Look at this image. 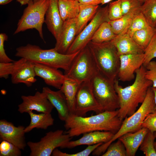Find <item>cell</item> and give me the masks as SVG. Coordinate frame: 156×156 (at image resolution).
Returning <instances> with one entry per match:
<instances>
[{
  "label": "cell",
  "instance_id": "obj_39",
  "mask_svg": "<svg viewBox=\"0 0 156 156\" xmlns=\"http://www.w3.org/2000/svg\"><path fill=\"white\" fill-rule=\"evenodd\" d=\"M142 127L152 132H156V109L146 117L142 123Z\"/></svg>",
  "mask_w": 156,
  "mask_h": 156
},
{
  "label": "cell",
  "instance_id": "obj_24",
  "mask_svg": "<svg viewBox=\"0 0 156 156\" xmlns=\"http://www.w3.org/2000/svg\"><path fill=\"white\" fill-rule=\"evenodd\" d=\"M27 113L30 117V122L29 124L25 128V133L29 132L34 128L46 129L53 124L54 120L51 113L36 114L32 111Z\"/></svg>",
  "mask_w": 156,
  "mask_h": 156
},
{
  "label": "cell",
  "instance_id": "obj_49",
  "mask_svg": "<svg viewBox=\"0 0 156 156\" xmlns=\"http://www.w3.org/2000/svg\"><path fill=\"white\" fill-rule=\"evenodd\" d=\"M140 1L143 4L147 0H140Z\"/></svg>",
  "mask_w": 156,
  "mask_h": 156
},
{
  "label": "cell",
  "instance_id": "obj_29",
  "mask_svg": "<svg viewBox=\"0 0 156 156\" xmlns=\"http://www.w3.org/2000/svg\"><path fill=\"white\" fill-rule=\"evenodd\" d=\"M156 32V28L149 26L135 32L132 38L138 45L144 50Z\"/></svg>",
  "mask_w": 156,
  "mask_h": 156
},
{
  "label": "cell",
  "instance_id": "obj_7",
  "mask_svg": "<svg viewBox=\"0 0 156 156\" xmlns=\"http://www.w3.org/2000/svg\"><path fill=\"white\" fill-rule=\"evenodd\" d=\"M95 97L102 112L119 108V98L113 82L98 70L90 81Z\"/></svg>",
  "mask_w": 156,
  "mask_h": 156
},
{
  "label": "cell",
  "instance_id": "obj_44",
  "mask_svg": "<svg viewBox=\"0 0 156 156\" xmlns=\"http://www.w3.org/2000/svg\"><path fill=\"white\" fill-rule=\"evenodd\" d=\"M30 0H17L16 1L21 5L27 4Z\"/></svg>",
  "mask_w": 156,
  "mask_h": 156
},
{
  "label": "cell",
  "instance_id": "obj_11",
  "mask_svg": "<svg viewBox=\"0 0 156 156\" xmlns=\"http://www.w3.org/2000/svg\"><path fill=\"white\" fill-rule=\"evenodd\" d=\"M90 111L102 112L94 94L90 81L80 84L76 96L73 114L84 116Z\"/></svg>",
  "mask_w": 156,
  "mask_h": 156
},
{
  "label": "cell",
  "instance_id": "obj_27",
  "mask_svg": "<svg viewBox=\"0 0 156 156\" xmlns=\"http://www.w3.org/2000/svg\"><path fill=\"white\" fill-rule=\"evenodd\" d=\"M58 4L60 14L64 21L75 18L77 16L80 5L77 0H59Z\"/></svg>",
  "mask_w": 156,
  "mask_h": 156
},
{
  "label": "cell",
  "instance_id": "obj_30",
  "mask_svg": "<svg viewBox=\"0 0 156 156\" xmlns=\"http://www.w3.org/2000/svg\"><path fill=\"white\" fill-rule=\"evenodd\" d=\"M140 12L149 25L156 28V1L147 0L141 6Z\"/></svg>",
  "mask_w": 156,
  "mask_h": 156
},
{
  "label": "cell",
  "instance_id": "obj_37",
  "mask_svg": "<svg viewBox=\"0 0 156 156\" xmlns=\"http://www.w3.org/2000/svg\"><path fill=\"white\" fill-rule=\"evenodd\" d=\"M103 144L99 143L93 145H88L84 150L73 154L64 153L57 148L53 151L52 155L53 156H88Z\"/></svg>",
  "mask_w": 156,
  "mask_h": 156
},
{
  "label": "cell",
  "instance_id": "obj_16",
  "mask_svg": "<svg viewBox=\"0 0 156 156\" xmlns=\"http://www.w3.org/2000/svg\"><path fill=\"white\" fill-rule=\"evenodd\" d=\"M36 76L42 79L47 85L60 90L66 77L58 69L43 64L34 63Z\"/></svg>",
  "mask_w": 156,
  "mask_h": 156
},
{
  "label": "cell",
  "instance_id": "obj_47",
  "mask_svg": "<svg viewBox=\"0 0 156 156\" xmlns=\"http://www.w3.org/2000/svg\"><path fill=\"white\" fill-rule=\"evenodd\" d=\"M113 0H102L101 4L102 5L108 3Z\"/></svg>",
  "mask_w": 156,
  "mask_h": 156
},
{
  "label": "cell",
  "instance_id": "obj_23",
  "mask_svg": "<svg viewBox=\"0 0 156 156\" xmlns=\"http://www.w3.org/2000/svg\"><path fill=\"white\" fill-rule=\"evenodd\" d=\"M99 8V5L80 4L79 13L75 18L77 36L87 26L88 22L93 18Z\"/></svg>",
  "mask_w": 156,
  "mask_h": 156
},
{
  "label": "cell",
  "instance_id": "obj_34",
  "mask_svg": "<svg viewBox=\"0 0 156 156\" xmlns=\"http://www.w3.org/2000/svg\"><path fill=\"white\" fill-rule=\"evenodd\" d=\"M102 156H126L125 148L119 139L115 142H112L108 146Z\"/></svg>",
  "mask_w": 156,
  "mask_h": 156
},
{
  "label": "cell",
  "instance_id": "obj_17",
  "mask_svg": "<svg viewBox=\"0 0 156 156\" xmlns=\"http://www.w3.org/2000/svg\"><path fill=\"white\" fill-rule=\"evenodd\" d=\"M75 18L64 21L60 35L56 40L54 49L60 53L66 54L77 36Z\"/></svg>",
  "mask_w": 156,
  "mask_h": 156
},
{
  "label": "cell",
  "instance_id": "obj_31",
  "mask_svg": "<svg viewBox=\"0 0 156 156\" xmlns=\"http://www.w3.org/2000/svg\"><path fill=\"white\" fill-rule=\"evenodd\" d=\"M154 133L148 131L140 147V150L146 156H156Z\"/></svg>",
  "mask_w": 156,
  "mask_h": 156
},
{
  "label": "cell",
  "instance_id": "obj_1",
  "mask_svg": "<svg viewBox=\"0 0 156 156\" xmlns=\"http://www.w3.org/2000/svg\"><path fill=\"white\" fill-rule=\"evenodd\" d=\"M118 116V110L105 111L88 117L70 114L64 121L65 133L70 137L96 131H108L116 133L122 122Z\"/></svg>",
  "mask_w": 156,
  "mask_h": 156
},
{
  "label": "cell",
  "instance_id": "obj_13",
  "mask_svg": "<svg viewBox=\"0 0 156 156\" xmlns=\"http://www.w3.org/2000/svg\"><path fill=\"white\" fill-rule=\"evenodd\" d=\"M22 102L18 105L21 113L35 110L44 113H51L54 108L45 94L42 92H36L33 95H22Z\"/></svg>",
  "mask_w": 156,
  "mask_h": 156
},
{
  "label": "cell",
  "instance_id": "obj_33",
  "mask_svg": "<svg viewBox=\"0 0 156 156\" xmlns=\"http://www.w3.org/2000/svg\"><path fill=\"white\" fill-rule=\"evenodd\" d=\"M21 155L20 148L8 141L2 140L0 144V156H20Z\"/></svg>",
  "mask_w": 156,
  "mask_h": 156
},
{
  "label": "cell",
  "instance_id": "obj_15",
  "mask_svg": "<svg viewBox=\"0 0 156 156\" xmlns=\"http://www.w3.org/2000/svg\"><path fill=\"white\" fill-rule=\"evenodd\" d=\"M25 127L15 126L12 123L5 120H0V137L1 140L8 141L21 150L24 149L25 140Z\"/></svg>",
  "mask_w": 156,
  "mask_h": 156
},
{
  "label": "cell",
  "instance_id": "obj_36",
  "mask_svg": "<svg viewBox=\"0 0 156 156\" xmlns=\"http://www.w3.org/2000/svg\"><path fill=\"white\" fill-rule=\"evenodd\" d=\"M108 16L110 21L118 20L123 16L120 0L110 2L108 6Z\"/></svg>",
  "mask_w": 156,
  "mask_h": 156
},
{
  "label": "cell",
  "instance_id": "obj_10",
  "mask_svg": "<svg viewBox=\"0 0 156 156\" xmlns=\"http://www.w3.org/2000/svg\"><path fill=\"white\" fill-rule=\"evenodd\" d=\"M108 6V4L104 7L99 8L90 23L76 36L66 54L76 53L86 47L101 24L105 22L109 21Z\"/></svg>",
  "mask_w": 156,
  "mask_h": 156
},
{
  "label": "cell",
  "instance_id": "obj_28",
  "mask_svg": "<svg viewBox=\"0 0 156 156\" xmlns=\"http://www.w3.org/2000/svg\"><path fill=\"white\" fill-rule=\"evenodd\" d=\"M116 36L109 22H105L101 24L96 30L91 41L98 43L109 42L112 40Z\"/></svg>",
  "mask_w": 156,
  "mask_h": 156
},
{
  "label": "cell",
  "instance_id": "obj_12",
  "mask_svg": "<svg viewBox=\"0 0 156 156\" xmlns=\"http://www.w3.org/2000/svg\"><path fill=\"white\" fill-rule=\"evenodd\" d=\"M11 75L13 83H23L28 87L31 86L37 80L34 62L23 58L14 61Z\"/></svg>",
  "mask_w": 156,
  "mask_h": 156
},
{
  "label": "cell",
  "instance_id": "obj_26",
  "mask_svg": "<svg viewBox=\"0 0 156 156\" xmlns=\"http://www.w3.org/2000/svg\"><path fill=\"white\" fill-rule=\"evenodd\" d=\"M140 8L123 15L118 20L109 21L115 34L117 35L120 34L126 33L133 19L140 12Z\"/></svg>",
  "mask_w": 156,
  "mask_h": 156
},
{
  "label": "cell",
  "instance_id": "obj_22",
  "mask_svg": "<svg viewBox=\"0 0 156 156\" xmlns=\"http://www.w3.org/2000/svg\"><path fill=\"white\" fill-rule=\"evenodd\" d=\"M121 55L144 53V50L138 45L132 37L126 34H120L111 41Z\"/></svg>",
  "mask_w": 156,
  "mask_h": 156
},
{
  "label": "cell",
  "instance_id": "obj_25",
  "mask_svg": "<svg viewBox=\"0 0 156 156\" xmlns=\"http://www.w3.org/2000/svg\"><path fill=\"white\" fill-rule=\"evenodd\" d=\"M80 83L68 78L65 79L60 89L66 99L70 114H73L76 93Z\"/></svg>",
  "mask_w": 156,
  "mask_h": 156
},
{
  "label": "cell",
  "instance_id": "obj_38",
  "mask_svg": "<svg viewBox=\"0 0 156 156\" xmlns=\"http://www.w3.org/2000/svg\"><path fill=\"white\" fill-rule=\"evenodd\" d=\"M123 15L141 7L140 0H120Z\"/></svg>",
  "mask_w": 156,
  "mask_h": 156
},
{
  "label": "cell",
  "instance_id": "obj_5",
  "mask_svg": "<svg viewBox=\"0 0 156 156\" xmlns=\"http://www.w3.org/2000/svg\"><path fill=\"white\" fill-rule=\"evenodd\" d=\"M154 94L151 87L148 88L144 101L139 108L132 115L126 117L122 121L118 131L109 142L103 143L94 151V154L99 155L104 153L109 145L124 134L136 131L142 127V124L147 115L155 109Z\"/></svg>",
  "mask_w": 156,
  "mask_h": 156
},
{
  "label": "cell",
  "instance_id": "obj_18",
  "mask_svg": "<svg viewBox=\"0 0 156 156\" xmlns=\"http://www.w3.org/2000/svg\"><path fill=\"white\" fill-rule=\"evenodd\" d=\"M114 134L110 131H96L85 133L79 139L69 141L62 148H71L83 145L88 146L99 143H105L111 140Z\"/></svg>",
  "mask_w": 156,
  "mask_h": 156
},
{
  "label": "cell",
  "instance_id": "obj_40",
  "mask_svg": "<svg viewBox=\"0 0 156 156\" xmlns=\"http://www.w3.org/2000/svg\"><path fill=\"white\" fill-rule=\"evenodd\" d=\"M146 68L145 77L152 82V87H156V61H151Z\"/></svg>",
  "mask_w": 156,
  "mask_h": 156
},
{
  "label": "cell",
  "instance_id": "obj_50",
  "mask_svg": "<svg viewBox=\"0 0 156 156\" xmlns=\"http://www.w3.org/2000/svg\"><path fill=\"white\" fill-rule=\"evenodd\" d=\"M155 0L156 1V0Z\"/></svg>",
  "mask_w": 156,
  "mask_h": 156
},
{
  "label": "cell",
  "instance_id": "obj_14",
  "mask_svg": "<svg viewBox=\"0 0 156 156\" xmlns=\"http://www.w3.org/2000/svg\"><path fill=\"white\" fill-rule=\"evenodd\" d=\"M120 65L118 76L119 80L130 81L135 77V71L143 65L144 53L129 54L119 56Z\"/></svg>",
  "mask_w": 156,
  "mask_h": 156
},
{
  "label": "cell",
  "instance_id": "obj_21",
  "mask_svg": "<svg viewBox=\"0 0 156 156\" xmlns=\"http://www.w3.org/2000/svg\"><path fill=\"white\" fill-rule=\"evenodd\" d=\"M148 131L142 127L136 131L126 133L118 139L125 148L126 156H135Z\"/></svg>",
  "mask_w": 156,
  "mask_h": 156
},
{
  "label": "cell",
  "instance_id": "obj_35",
  "mask_svg": "<svg viewBox=\"0 0 156 156\" xmlns=\"http://www.w3.org/2000/svg\"><path fill=\"white\" fill-rule=\"evenodd\" d=\"M143 65L145 67L152 60L156 57V32L144 52Z\"/></svg>",
  "mask_w": 156,
  "mask_h": 156
},
{
  "label": "cell",
  "instance_id": "obj_51",
  "mask_svg": "<svg viewBox=\"0 0 156 156\" xmlns=\"http://www.w3.org/2000/svg\"></svg>",
  "mask_w": 156,
  "mask_h": 156
},
{
  "label": "cell",
  "instance_id": "obj_42",
  "mask_svg": "<svg viewBox=\"0 0 156 156\" xmlns=\"http://www.w3.org/2000/svg\"><path fill=\"white\" fill-rule=\"evenodd\" d=\"M14 62L8 63L0 62L1 78L7 79L11 75L14 66Z\"/></svg>",
  "mask_w": 156,
  "mask_h": 156
},
{
  "label": "cell",
  "instance_id": "obj_32",
  "mask_svg": "<svg viewBox=\"0 0 156 156\" xmlns=\"http://www.w3.org/2000/svg\"><path fill=\"white\" fill-rule=\"evenodd\" d=\"M149 26L146 18L140 12L133 19L126 34L132 37L135 32Z\"/></svg>",
  "mask_w": 156,
  "mask_h": 156
},
{
  "label": "cell",
  "instance_id": "obj_41",
  "mask_svg": "<svg viewBox=\"0 0 156 156\" xmlns=\"http://www.w3.org/2000/svg\"><path fill=\"white\" fill-rule=\"evenodd\" d=\"M8 39V36L6 34H0V62L8 63L14 61L7 55L5 51L4 43Z\"/></svg>",
  "mask_w": 156,
  "mask_h": 156
},
{
  "label": "cell",
  "instance_id": "obj_8",
  "mask_svg": "<svg viewBox=\"0 0 156 156\" xmlns=\"http://www.w3.org/2000/svg\"><path fill=\"white\" fill-rule=\"evenodd\" d=\"M98 71L90 50L87 46L80 51L73 61L66 76L79 83L90 81Z\"/></svg>",
  "mask_w": 156,
  "mask_h": 156
},
{
  "label": "cell",
  "instance_id": "obj_9",
  "mask_svg": "<svg viewBox=\"0 0 156 156\" xmlns=\"http://www.w3.org/2000/svg\"><path fill=\"white\" fill-rule=\"evenodd\" d=\"M72 138L58 129L50 131L38 142H28L27 144L30 150V156H50L56 148H62Z\"/></svg>",
  "mask_w": 156,
  "mask_h": 156
},
{
  "label": "cell",
  "instance_id": "obj_6",
  "mask_svg": "<svg viewBox=\"0 0 156 156\" xmlns=\"http://www.w3.org/2000/svg\"><path fill=\"white\" fill-rule=\"evenodd\" d=\"M50 2V0H30L18 21L14 34L28 29H34L38 31L41 38L44 41L42 27Z\"/></svg>",
  "mask_w": 156,
  "mask_h": 156
},
{
  "label": "cell",
  "instance_id": "obj_19",
  "mask_svg": "<svg viewBox=\"0 0 156 156\" xmlns=\"http://www.w3.org/2000/svg\"><path fill=\"white\" fill-rule=\"evenodd\" d=\"M58 0H50L45 15L44 22L56 40L59 37L63 24L59 10Z\"/></svg>",
  "mask_w": 156,
  "mask_h": 156
},
{
  "label": "cell",
  "instance_id": "obj_45",
  "mask_svg": "<svg viewBox=\"0 0 156 156\" xmlns=\"http://www.w3.org/2000/svg\"><path fill=\"white\" fill-rule=\"evenodd\" d=\"M13 0H0V4L1 5H5L8 4Z\"/></svg>",
  "mask_w": 156,
  "mask_h": 156
},
{
  "label": "cell",
  "instance_id": "obj_46",
  "mask_svg": "<svg viewBox=\"0 0 156 156\" xmlns=\"http://www.w3.org/2000/svg\"><path fill=\"white\" fill-rule=\"evenodd\" d=\"M151 88L154 94V100L155 105V109H156V87H151Z\"/></svg>",
  "mask_w": 156,
  "mask_h": 156
},
{
  "label": "cell",
  "instance_id": "obj_20",
  "mask_svg": "<svg viewBox=\"0 0 156 156\" xmlns=\"http://www.w3.org/2000/svg\"><path fill=\"white\" fill-rule=\"evenodd\" d=\"M57 110L59 119L64 121L70 114L65 96L60 90L54 91L44 87L42 91Z\"/></svg>",
  "mask_w": 156,
  "mask_h": 156
},
{
  "label": "cell",
  "instance_id": "obj_3",
  "mask_svg": "<svg viewBox=\"0 0 156 156\" xmlns=\"http://www.w3.org/2000/svg\"><path fill=\"white\" fill-rule=\"evenodd\" d=\"M15 56L23 58L34 63H41L57 69L64 72L69 68L79 51L72 54L60 53L54 49H43L38 46L27 44L17 48Z\"/></svg>",
  "mask_w": 156,
  "mask_h": 156
},
{
  "label": "cell",
  "instance_id": "obj_2",
  "mask_svg": "<svg viewBox=\"0 0 156 156\" xmlns=\"http://www.w3.org/2000/svg\"><path fill=\"white\" fill-rule=\"evenodd\" d=\"M146 70L143 65L137 70L133 83L125 88L120 85L116 79L114 81V88L119 103L118 116L122 120L131 116L136 111L139 104L144 100L148 88L152 86V82L145 77Z\"/></svg>",
  "mask_w": 156,
  "mask_h": 156
},
{
  "label": "cell",
  "instance_id": "obj_43",
  "mask_svg": "<svg viewBox=\"0 0 156 156\" xmlns=\"http://www.w3.org/2000/svg\"><path fill=\"white\" fill-rule=\"evenodd\" d=\"M80 4L99 5L102 0H77Z\"/></svg>",
  "mask_w": 156,
  "mask_h": 156
},
{
  "label": "cell",
  "instance_id": "obj_4",
  "mask_svg": "<svg viewBox=\"0 0 156 156\" xmlns=\"http://www.w3.org/2000/svg\"><path fill=\"white\" fill-rule=\"evenodd\" d=\"M87 46L99 71L114 82L119 71L120 60L116 49L112 42L98 43L91 41Z\"/></svg>",
  "mask_w": 156,
  "mask_h": 156
},
{
  "label": "cell",
  "instance_id": "obj_48",
  "mask_svg": "<svg viewBox=\"0 0 156 156\" xmlns=\"http://www.w3.org/2000/svg\"><path fill=\"white\" fill-rule=\"evenodd\" d=\"M154 135H155V138H156V132H154ZM154 146H155V150H156V141L155 142Z\"/></svg>",
  "mask_w": 156,
  "mask_h": 156
}]
</instances>
